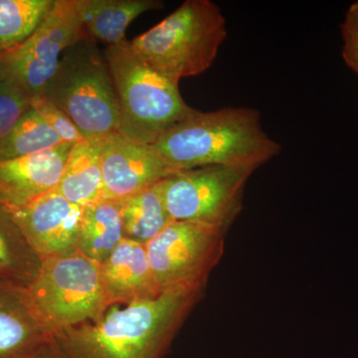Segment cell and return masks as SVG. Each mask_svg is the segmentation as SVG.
<instances>
[{
    "mask_svg": "<svg viewBox=\"0 0 358 358\" xmlns=\"http://www.w3.org/2000/svg\"><path fill=\"white\" fill-rule=\"evenodd\" d=\"M341 36L343 60L358 75V1L353 2L346 11Z\"/></svg>",
    "mask_w": 358,
    "mask_h": 358,
    "instance_id": "24",
    "label": "cell"
},
{
    "mask_svg": "<svg viewBox=\"0 0 358 358\" xmlns=\"http://www.w3.org/2000/svg\"><path fill=\"white\" fill-rule=\"evenodd\" d=\"M77 0H55L24 43L0 55V63L31 98L42 92L58 69L63 53L88 38Z\"/></svg>",
    "mask_w": 358,
    "mask_h": 358,
    "instance_id": "9",
    "label": "cell"
},
{
    "mask_svg": "<svg viewBox=\"0 0 358 358\" xmlns=\"http://www.w3.org/2000/svg\"><path fill=\"white\" fill-rule=\"evenodd\" d=\"M85 31L107 46L127 41L129 25L141 14L164 7L159 0H77Z\"/></svg>",
    "mask_w": 358,
    "mask_h": 358,
    "instance_id": "15",
    "label": "cell"
},
{
    "mask_svg": "<svg viewBox=\"0 0 358 358\" xmlns=\"http://www.w3.org/2000/svg\"><path fill=\"white\" fill-rule=\"evenodd\" d=\"M227 37L225 16L210 0H186L159 24L129 42L143 62L179 83L215 62Z\"/></svg>",
    "mask_w": 358,
    "mask_h": 358,
    "instance_id": "3",
    "label": "cell"
},
{
    "mask_svg": "<svg viewBox=\"0 0 358 358\" xmlns=\"http://www.w3.org/2000/svg\"><path fill=\"white\" fill-rule=\"evenodd\" d=\"M254 169L208 166L178 171L162 180L167 211L173 221L226 228L241 210L247 180Z\"/></svg>",
    "mask_w": 358,
    "mask_h": 358,
    "instance_id": "7",
    "label": "cell"
},
{
    "mask_svg": "<svg viewBox=\"0 0 358 358\" xmlns=\"http://www.w3.org/2000/svg\"><path fill=\"white\" fill-rule=\"evenodd\" d=\"M26 294L49 338L67 327L100 319L113 303L100 264L79 251L42 260Z\"/></svg>",
    "mask_w": 358,
    "mask_h": 358,
    "instance_id": "6",
    "label": "cell"
},
{
    "mask_svg": "<svg viewBox=\"0 0 358 358\" xmlns=\"http://www.w3.org/2000/svg\"><path fill=\"white\" fill-rule=\"evenodd\" d=\"M225 229L192 221H173L145 244L159 292L176 287L199 288L223 250Z\"/></svg>",
    "mask_w": 358,
    "mask_h": 358,
    "instance_id": "8",
    "label": "cell"
},
{
    "mask_svg": "<svg viewBox=\"0 0 358 358\" xmlns=\"http://www.w3.org/2000/svg\"><path fill=\"white\" fill-rule=\"evenodd\" d=\"M83 208L54 189L24 207L9 211L44 260L78 251Z\"/></svg>",
    "mask_w": 358,
    "mask_h": 358,
    "instance_id": "11",
    "label": "cell"
},
{
    "mask_svg": "<svg viewBox=\"0 0 358 358\" xmlns=\"http://www.w3.org/2000/svg\"><path fill=\"white\" fill-rule=\"evenodd\" d=\"M41 96L62 110L86 140L119 131L114 81L105 54L91 37L63 53L57 71Z\"/></svg>",
    "mask_w": 358,
    "mask_h": 358,
    "instance_id": "5",
    "label": "cell"
},
{
    "mask_svg": "<svg viewBox=\"0 0 358 358\" xmlns=\"http://www.w3.org/2000/svg\"><path fill=\"white\" fill-rule=\"evenodd\" d=\"M61 143L58 134L30 107L10 131L0 138V162L39 154Z\"/></svg>",
    "mask_w": 358,
    "mask_h": 358,
    "instance_id": "21",
    "label": "cell"
},
{
    "mask_svg": "<svg viewBox=\"0 0 358 358\" xmlns=\"http://www.w3.org/2000/svg\"><path fill=\"white\" fill-rule=\"evenodd\" d=\"M103 199L122 200L176 173L154 145L119 133L101 138Z\"/></svg>",
    "mask_w": 358,
    "mask_h": 358,
    "instance_id": "10",
    "label": "cell"
},
{
    "mask_svg": "<svg viewBox=\"0 0 358 358\" xmlns=\"http://www.w3.org/2000/svg\"><path fill=\"white\" fill-rule=\"evenodd\" d=\"M124 238L121 201L103 199L84 207L78 251L101 265Z\"/></svg>",
    "mask_w": 358,
    "mask_h": 358,
    "instance_id": "17",
    "label": "cell"
},
{
    "mask_svg": "<svg viewBox=\"0 0 358 358\" xmlns=\"http://www.w3.org/2000/svg\"><path fill=\"white\" fill-rule=\"evenodd\" d=\"M74 143H63L39 154L0 162V205L24 207L56 189Z\"/></svg>",
    "mask_w": 358,
    "mask_h": 358,
    "instance_id": "12",
    "label": "cell"
},
{
    "mask_svg": "<svg viewBox=\"0 0 358 358\" xmlns=\"http://www.w3.org/2000/svg\"><path fill=\"white\" fill-rule=\"evenodd\" d=\"M119 106L117 133L154 145L195 109L183 100L178 84L152 69L131 50L129 41L103 51Z\"/></svg>",
    "mask_w": 358,
    "mask_h": 358,
    "instance_id": "4",
    "label": "cell"
},
{
    "mask_svg": "<svg viewBox=\"0 0 358 358\" xmlns=\"http://www.w3.org/2000/svg\"><path fill=\"white\" fill-rule=\"evenodd\" d=\"M31 96L0 63V138L30 109Z\"/></svg>",
    "mask_w": 358,
    "mask_h": 358,
    "instance_id": "22",
    "label": "cell"
},
{
    "mask_svg": "<svg viewBox=\"0 0 358 358\" xmlns=\"http://www.w3.org/2000/svg\"><path fill=\"white\" fill-rule=\"evenodd\" d=\"M56 190L71 203L82 207L103 199L101 138L73 145Z\"/></svg>",
    "mask_w": 358,
    "mask_h": 358,
    "instance_id": "16",
    "label": "cell"
},
{
    "mask_svg": "<svg viewBox=\"0 0 358 358\" xmlns=\"http://www.w3.org/2000/svg\"><path fill=\"white\" fill-rule=\"evenodd\" d=\"M199 288L176 287L113 307L100 319L51 336L61 358H162Z\"/></svg>",
    "mask_w": 358,
    "mask_h": 358,
    "instance_id": "1",
    "label": "cell"
},
{
    "mask_svg": "<svg viewBox=\"0 0 358 358\" xmlns=\"http://www.w3.org/2000/svg\"><path fill=\"white\" fill-rule=\"evenodd\" d=\"M121 202L127 239L145 245L173 221L167 211L162 180Z\"/></svg>",
    "mask_w": 358,
    "mask_h": 358,
    "instance_id": "19",
    "label": "cell"
},
{
    "mask_svg": "<svg viewBox=\"0 0 358 358\" xmlns=\"http://www.w3.org/2000/svg\"><path fill=\"white\" fill-rule=\"evenodd\" d=\"M42 259L27 241L11 212L0 205V284L27 289Z\"/></svg>",
    "mask_w": 358,
    "mask_h": 358,
    "instance_id": "18",
    "label": "cell"
},
{
    "mask_svg": "<svg viewBox=\"0 0 358 358\" xmlns=\"http://www.w3.org/2000/svg\"><path fill=\"white\" fill-rule=\"evenodd\" d=\"M101 275L113 303H129L160 293L148 262L145 245L127 238L101 264Z\"/></svg>",
    "mask_w": 358,
    "mask_h": 358,
    "instance_id": "13",
    "label": "cell"
},
{
    "mask_svg": "<svg viewBox=\"0 0 358 358\" xmlns=\"http://www.w3.org/2000/svg\"><path fill=\"white\" fill-rule=\"evenodd\" d=\"M16 358H61L50 339Z\"/></svg>",
    "mask_w": 358,
    "mask_h": 358,
    "instance_id": "25",
    "label": "cell"
},
{
    "mask_svg": "<svg viewBox=\"0 0 358 358\" xmlns=\"http://www.w3.org/2000/svg\"><path fill=\"white\" fill-rule=\"evenodd\" d=\"M30 107L58 134L63 143H77L86 140L72 120L45 96H33Z\"/></svg>",
    "mask_w": 358,
    "mask_h": 358,
    "instance_id": "23",
    "label": "cell"
},
{
    "mask_svg": "<svg viewBox=\"0 0 358 358\" xmlns=\"http://www.w3.org/2000/svg\"><path fill=\"white\" fill-rule=\"evenodd\" d=\"M48 339L26 289L0 284V358L20 357Z\"/></svg>",
    "mask_w": 358,
    "mask_h": 358,
    "instance_id": "14",
    "label": "cell"
},
{
    "mask_svg": "<svg viewBox=\"0 0 358 358\" xmlns=\"http://www.w3.org/2000/svg\"><path fill=\"white\" fill-rule=\"evenodd\" d=\"M55 0H0V55L21 46Z\"/></svg>",
    "mask_w": 358,
    "mask_h": 358,
    "instance_id": "20",
    "label": "cell"
},
{
    "mask_svg": "<svg viewBox=\"0 0 358 358\" xmlns=\"http://www.w3.org/2000/svg\"><path fill=\"white\" fill-rule=\"evenodd\" d=\"M152 145L176 173L208 166L256 171L281 152L264 131L260 112L248 107L194 110Z\"/></svg>",
    "mask_w": 358,
    "mask_h": 358,
    "instance_id": "2",
    "label": "cell"
}]
</instances>
